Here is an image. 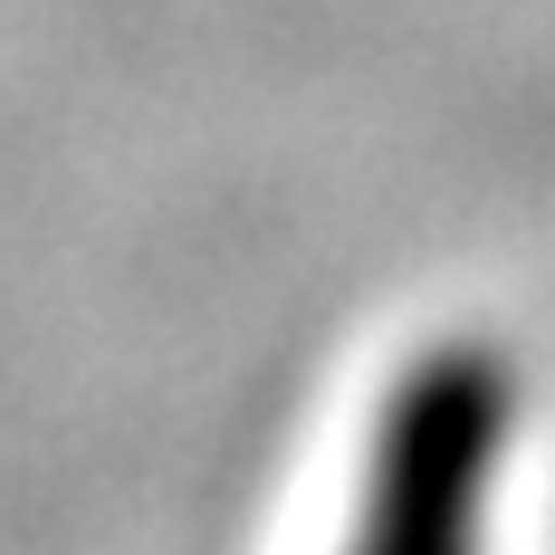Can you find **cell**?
<instances>
[{
	"label": "cell",
	"instance_id": "6da1fadb",
	"mask_svg": "<svg viewBox=\"0 0 555 555\" xmlns=\"http://www.w3.org/2000/svg\"><path fill=\"white\" fill-rule=\"evenodd\" d=\"M517 364L489 345H431L384 392L364 489L335 555H489L499 479L517 460Z\"/></svg>",
	"mask_w": 555,
	"mask_h": 555
}]
</instances>
